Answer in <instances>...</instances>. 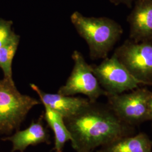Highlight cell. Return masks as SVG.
<instances>
[{"mask_svg": "<svg viewBox=\"0 0 152 152\" xmlns=\"http://www.w3.org/2000/svg\"><path fill=\"white\" fill-rule=\"evenodd\" d=\"M149 112L151 117V120H152V96L149 101Z\"/></svg>", "mask_w": 152, "mask_h": 152, "instance_id": "cell-16", "label": "cell"}, {"mask_svg": "<svg viewBox=\"0 0 152 152\" xmlns=\"http://www.w3.org/2000/svg\"><path fill=\"white\" fill-rule=\"evenodd\" d=\"M4 140L11 142L12 152H23L30 145L41 143L49 144L50 135L40 118L37 122L33 121L25 130L17 131L14 134L4 138Z\"/></svg>", "mask_w": 152, "mask_h": 152, "instance_id": "cell-10", "label": "cell"}, {"mask_svg": "<svg viewBox=\"0 0 152 152\" xmlns=\"http://www.w3.org/2000/svg\"><path fill=\"white\" fill-rule=\"evenodd\" d=\"M20 37L14 32L9 39L0 48V68L4 73V78L13 80L12 63L16 54Z\"/></svg>", "mask_w": 152, "mask_h": 152, "instance_id": "cell-13", "label": "cell"}, {"mask_svg": "<svg viewBox=\"0 0 152 152\" xmlns=\"http://www.w3.org/2000/svg\"><path fill=\"white\" fill-rule=\"evenodd\" d=\"M91 66L94 75L106 95L132 91L141 85L114 54L110 58H104L100 64Z\"/></svg>", "mask_w": 152, "mask_h": 152, "instance_id": "cell-7", "label": "cell"}, {"mask_svg": "<svg viewBox=\"0 0 152 152\" xmlns=\"http://www.w3.org/2000/svg\"><path fill=\"white\" fill-rule=\"evenodd\" d=\"M41 101L17 89L14 80H0V134L17 130L32 109Z\"/></svg>", "mask_w": 152, "mask_h": 152, "instance_id": "cell-3", "label": "cell"}, {"mask_svg": "<svg viewBox=\"0 0 152 152\" xmlns=\"http://www.w3.org/2000/svg\"><path fill=\"white\" fill-rule=\"evenodd\" d=\"M44 107L45 120L54 134L55 152H63L66 142L71 140V135L65 126L64 119L48 106L44 105Z\"/></svg>", "mask_w": 152, "mask_h": 152, "instance_id": "cell-12", "label": "cell"}, {"mask_svg": "<svg viewBox=\"0 0 152 152\" xmlns=\"http://www.w3.org/2000/svg\"><path fill=\"white\" fill-rule=\"evenodd\" d=\"M97 152H152V141L145 134L139 133L102 146Z\"/></svg>", "mask_w": 152, "mask_h": 152, "instance_id": "cell-11", "label": "cell"}, {"mask_svg": "<svg viewBox=\"0 0 152 152\" xmlns=\"http://www.w3.org/2000/svg\"><path fill=\"white\" fill-rule=\"evenodd\" d=\"M64 122L77 152H92L96 148L132 135L135 131L134 126L121 120L108 104L96 102H90L77 114L64 119Z\"/></svg>", "mask_w": 152, "mask_h": 152, "instance_id": "cell-1", "label": "cell"}, {"mask_svg": "<svg viewBox=\"0 0 152 152\" xmlns=\"http://www.w3.org/2000/svg\"><path fill=\"white\" fill-rule=\"evenodd\" d=\"M114 54L141 85H152V42L127 40Z\"/></svg>", "mask_w": 152, "mask_h": 152, "instance_id": "cell-6", "label": "cell"}, {"mask_svg": "<svg viewBox=\"0 0 152 152\" xmlns=\"http://www.w3.org/2000/svg\"><path fill=\"white\" fill-rule=\"evenodd\" d=\"M13 22L0 18V48L10 38L12 33Z\"/></svg>", "mask_w": 152, "mask_h": 152, "instance_id": "cell-14", "label": "cell"}, {"mask_svg": "<svg viewBox=\"0 0 152 152\" xmlns=\"http://www.w3.org/2000/svg\"><path fill=\"white\" fill-rule=\"evenodd\" d=\"M110 2L114 4V5H124L127 7L131 8L132 6V4L134 0H109Z\"/></svg>", "mask_w": 152, "mask_h": 152, "instance_id": "cell-15", "label": "cell"}, {"mask_svg": "<svg viewBox=\"0 0 152 152\" xmlns=\"http://www.w3.org/2000/svg\"><path fill=\"white\" fill-rule=\"evenodd\" d=\"M71 21L86 42L92 60L107 58L123 33L120 24L107 17H87L75 11L71 15Z\"/></svg>", "mask_w": 152, "mask_h": 152, "instance_id": "cell-2", "label": "cell"}, {"mask_svg": "<svg viewBox=\"0 0 152 152\" xmlns=\"http://www.w3.org/2000/svg\"><path fill=\"white\" fill-rule=\"evenodd\" d=\"M152 92L137 87L129 93L105 95L108 105L121 120L134 126L150 121L149 101Z\"/></svg>", "mask_w": 152, "mask_h": 152, "instance_id": "cell-4", "label": "cell"}, {"mask_svg": "<svg viewBox=\"0 0 152 152\" xmlns=\"http://www.w3.org/2000/svg\"><path fill=\"white\" fill-rule=\"evenodd\" d=\"M33 91L37 93L44 105H47L60 114L64 119L73 116L90 103L86 98L65 96L57 94L44 92L34 83L30 84Z\"/></svg>", "mask_w": 152, "mask_h": 152, "instance_id": "cell-9", "label": "cell"}, {"mask_svg": "<svg viewBox=\"0 0 152 152\" xmlns=\"http://www.w3.org/2000/svg\"><path fill=\"white\" fill-rule=\"evenodd\" d=\"M72 58L74 65L71 75L58 93L65 96L81 94L91 102H95L101 96H105L106 92L94 75L92 66L87 63L81 53L75 50Z\"/></svg>", "mask_w": 152, "mask_h": 152, "instance_id": "cell-5", "label": "cell"}, {"mask_svg": "<svg viewBox=\"0 0 152 152\" xmlns=\"http://www.w3.org/2000/svg\"><path fill=\"white\" fill-rule=\"evenodd\" d=\"M127 22L131 40L152 42V0H136Z\"/></svg>", "mask_w": 152, "mask_h": 152, "instance_id": "cell-8", "label": "cell"}]
</instances>
